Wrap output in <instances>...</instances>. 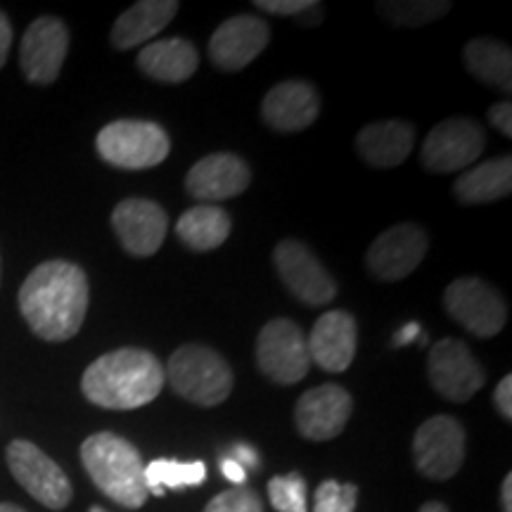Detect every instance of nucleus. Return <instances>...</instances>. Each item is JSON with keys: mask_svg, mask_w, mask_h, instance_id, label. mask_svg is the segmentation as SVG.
Here are the masks:
<instances>
[{"mask_svg": "<svg viewBox=\"0 0 512 512\" xmlns=\"http://www.w3.org/2000/svg\"><path fill=\"white\" fill-rule=\"evenodd\" d=\"M19 311L46 342H67L81 330L88 311V278L72 261H46L24 280Z\"/></svg>", "mask_w": 512, "mask_h": 512, "instance_id": "nucleus-1", "label": "nucleus"}, {"mask_svg": "<svg viewBox=\"0 0 512 512\" xmlns=\"http://www.w3.org/2000/svg\"><path fill=\"white\" fill-rule=\"evenodd\" d=\"M164 368L145 349H117L100 356L83 373V396L107 411H133L155 401L164 387Z\"/></svg>", "mask_w": 512, "mask_h": 512, "instance_id": "nucleus-2", "label": "nucleus"}, {"mask_svg": "<svg viewBox=\"0 0 512 512\" xmlns=\"http://www.w3.org/2000/svg\"><path fill=\"white\" fill-rule=\"evenodd\" d=\"M81 460L93 484L124 508H143L147 503L145 467L138 448L112 432H98L81 446Z\"/></svg>", "mask_w": 512, "mask_h": 512, "instance_id": "nucleus-3", "label": "nucleus"}, {"mask_svg": "<svg viewBox=\"0 0 512 512\" xmlns=\"http://www.w3.org/2000/svg\"><path fill=\"white\" fill-rule=\"evenodd\" d=\"M171 389L185 401L197 403L202 408L219 406L233 392V370L219 351L185 344L176 349L164 370Z\"/></svg>", "mask_w": 512, "mask_h": 512, "instance_id": "nucleus-4", "label": "nucleus"}, {"mask_svg": "<svg viewBox=\"0 0 512 512\" xmlns=\"http://www.w3.org/2000/svg\"><path fill=\"white\" fill-rule=\"evenodd\" d=\"M98 155L117 169H152L169 157L171 143L162 126L152 121L121 119L107 124L95 140Z\"/></svg>", "mask_w": 512, "mask_h": 512, "instance_id": "nucleus-5", "label": "nucleus"}, {"mask_svg": "<svg viewBox=\"0 0 512 512\" xmlns=\"http://www.w3.org/2000/svg\"><path fill=\"white\" fill-rule=\"evenodd\" d=\"M256 363L275 384H297L309 375V339L297 323L275 318L264 325L256 339Z\"/></svg>", "mask_w": 512, "mask_h": 512, "instance_id": "nucleus-6", "label": "nucleus"}, {"mask_svg": "<svg viewBox=\"0 0 512 512\" xmlns=\"http://www.w3.org/2000/svg\"><path fill=\"white\" fill-rule=\"evenodd\" d=\"M444 309L448 316L477 337H494L508 320L501 292L482 278H458L446 287Z\"/></svg>", "mask_w": 512, "mask_h": 512, "instance_id": "nucleus-7", "label": "nucleus"}, {"mask_svg": "<svg viewBox=\"0 0 512 512\" xmlns=\"http://www.w3.org/2000/svg\"><path fill=\"white\" fill-rule=\"evenodd\" d=\"M484 145L486 133L475 119H444L422 143L420 162L434 174H451L477 162Z\"/></svg>", "mask_w": 512, "mask_h": 512, "instance_id": "nucleus-8", "label": "nucleus"}, {"mask_svg": "<svg viewBox=\"0 0 512 512\" xmlns=\"http://www.w3.org/2000/svg\"><path fill=\"white\" fill-rule=\"evenodd\" d=\"M10 472L38 503L62 510L72 503V484L62 467L31 441L17 439L8 446Z\"/></svg>", "mask_w": 512, "mask_h": 512, "instance_id": "nucleus-9", "label": "nucleus"}, {"mask_svg": "<svg viewBox=\"0 0 512 512\" xmlns=\"http://www.w3.org/2000/svg\"><path fill=\"white\" fill-rule=\"evenodd\" d=\"M273 264L292 297L309 306H325L337 297V285L325 266L299 240H283L273 249Z\"/></svg>", "mask_w": 512, "mask_h": 512, "instance_id": "nucleus-10", "label": "nucleus"}, {"mask_svg": "<svg viewBox=\"0 0 512 512\" xmlns=\"http://www.w3.org/2000/svg\"><path fill=\"white\" fill-rule=\"evenodd\" d=\"M415 465L430 479H451L465 460V430L451 415L422 422L413 439Z\"/></svg>", "mask_w": 512, "mask_h": 512, "instance_id": "nucleus-11", "label": "nucleus"}, {"mask_svg": "<svg viewBox=\"0 0 512 512\" xmlns=\"http://www.w3.org/2000/svg\"><path fill=\"white\" fill-rule=\"evenodd\" d=\"M430 380L432 387L448 401L465 403L484 387L486 373L482 363L472 356L465 342L446 337L439 339L430 351Z\"/></svg>", "mask_w": 512, "mask_h": 512, "instance_id": "nucleus-12", "label": "nucleus"}, {"mask_svg": "<svg viewBox=\"0 0 512 512\" xmlns=\"http://www.w3.org/2000/svg\"><path fill=\"white\" fill-rule=\"evenodd\" d=\"M427 247H430V240H427L425 230L415 223H399V226L384 230L370 245L366 256L368 271L377 280L396 283V280L408 278L422 264Z\"/></svg>", "mask_w": 512, "mask_h": 512, "instance_id": "nucleus-13", "label": "nucleus"}, {"mask_svg": "<svg viewBox=\"0 0 512 512\" xmlns=\"http://www.w3.org/2000/svg\"><path fill=\"white\" fill-rule=\"evenodd\" d=\"M69 50V29L57 17H41L27 29L19 48L22 74L38 86H50L62 72Z\"/></svg>", "mask_w": 512, "mask_h": 512, "instance_id": "nucleus-14", "label": "nucleus"}, {"mask_svg": "<svg viewBox=\"0 0 512 512\" xmlns=\"http://www.w3.org/2000/svg\"><path fill=\"white\" fill-rule=\"evenodd\" d=\"M351 394L339 384H320L302 394L294 408V422L302 437L311 441H328L342 434L351 418Z\"/></svg>", "mask_w": 512, "mask_h": 512, "instance_id": "nucleus-15", "label": "nucleus"}, {"mask_svg": "<svg viewBox=\"0 0 512 512\" xmlns=\"http://www.w3.org/2000/svg\"><path fill=\"white\" fill-rule=\"evenodd\" d=\"M271 27L254 15H238L223 22L209 41V57L223 72H240L264 53Z\"/></svg>", "mask_w": 512, "mask_h": 512, "instance_id": "nucleus-16", "label": "nucleus"}, {"mask_svg": "<svg viewBox=\"0 0 512 512\" xmlns=\"http://www.w3.org/2000/svg\"><path fill=\"white\" fill-rule=\"evenodd\" d=\"M112 228L121 247L133 256H152L162 247L169 230V216L152 200L131 197L112 211Z\"/></svg>", "mask_w": 512, "mask_h": 512, "instance_id": "nucleus-17", "label": "nucleus"}, {"mask_svg": "<svg viewBox=\"0 0 512 512\" xmlns=\"http://www.w3.org/2000/svg\"><path fill=\"white\" fill-rule=\"evenodd\" d=\"M249 181H252L249 166L238 155L219 152V155L204 157L192 166L185 176V190L195 200L219 202L242 195Z\"/></svg>", "mask_w": 512, "mask_h": 512, "instance_id": "nucleus-18", "label": "nucleus"}, {"mask_svg": "<svg viewBox=\"0 0 512 512\" xmlns=\"http://www.w3.org/2000/svg\"><path fill=\"white\" fill-rule=\"evenodd\" d=\"M311 361L325 373H344L356 356V320L347 311L323 313L309 337Z\"/></svg>", "mask_w": 512, "mask_h": 512, "instance_id": "nucleus-19", "label": "nucleus"}, {"mask_svg": "<svg viewBox=\"0 0 512 512\" xmlns=\"http://www.w3.org/2000/svg\"><path fill=\"white\" fill-rule=\"evenodd\" d=\"M320 98L306 81H283L266 93L261 114L275 131L294 133L309 128L318 119Z\"/></svg>", "mask_w": 512, "mask_h": 512, "instance_id": "nucleus-20", "label": "nucleus"}, {"mask_svg": "<svg viewBox=\"0 0 512 512\" xmlns=\"http://www.w3.org/2000/svg\"><path fill=\"white\" fill-rule=\"evenodd\" d=\"M415 128L408 121H377L358 133L356 147L361 157L377 169H394L411 155Z\"/></svg>", "mask_w": 512, "mask_h": 512, "instance_id": "nucleus-21", "label": "nucleus"}, {"mask_svg": "<svg viewBox=\"0 0 512 512\" xmlns=\"http://www.w3.org/2000/svg\"><path fill=\"white\" fill-rule=\"evenodd\" d=\"M176 0H140L117 19L112 29L114 48L128 50L152 41L176 17Z\"/></svg>", "mask_w": 512, "mask_h": 512, "instance_id": "nucleus-22", "label": "nucleus"}, {"mask_svg": "<svg viewBox=\"0 0 512 512\" xmlns=\"http://www.w3.org/2000/svg\"><path fill=\"white\" fill-rule=\"evenodd\" d=\"M197 50L185 38H162L140 50V72L159 83L188 81L197 72Z\"/></svg>", "mask_w": 512, "mask_h": 512, "instance_id": "nucleus-23", "label": "nucleus"}, {"mask_svg": "<svg viewBox=\"0 0 512 512\" xmlns=\"http://www.w3.org/2000/svg\"><path fill=\"white\" fill-rule=\"evenodd\" d=\"M230 214L219 204H197L190 207L176 223V235L192 252H211L228 240Z\"/></svg>", "mask_w": 512, "mask_h": 512, "instance_id": "nucleus-24", "label": "nucleus"}, {"mask_svg": "<svg viewBox=\"0 0 512 512\" xmlns=\"http://www.w3.org/2000/svg\"><path fill=\"white\" fill-rule=\"evenodd\" d=\"M456 197L463 204H486L503 200L512 190V159L510 155L482 162L458 178Z\"/></svg>", "mask_w": 512, "mask_h": 512, "instance_id": "nucleus-25", "label": "nucleus"}, {"mask_svg": "<svg viewBox=\"0 0 512 512\" xmlns=\"http://www.w3.org/2000/svg\"><path fill=\"white\" fill-rule=\"evenodd\" d=\"M467 72L486 86L498 91H512V53L508 46L494 41V38H475L463 50Z\"/></svg>", "mask_w": 512, "mask_h": 512, "instance_id": "nucleus-26", "label": "nucleus"}, {"mask_svg": "<svg viewBox=\"0 0 512 512\" xmlns=\"http://www.w3.org/2000/svg\"><path fill=\"white\" fill-rule=\"evenodd\" d=\"M207 479V465L202 460L181 463V460L159 458L145 465L147 494L162 498L164 489H185V486H200Z\"/></svg>", "mask_w": 512, "mask_h": 512, "instance_id": "nucleus-27", "label": "nucleus"}, {"mask_svg": "<svg viewBox=\"0 0 512 512\" xmlns=\"http://www.w3.org/2000/svg\"><path fill=\"white\" fill-rule=\"evenodd\" d=\"M451 10V3H434V0H408V3H377V12L396 27H425L434 19L444 17Z\"/></svg>", "mask_w": 512, "mask_h": 512, "instance_id": "nucleus-28", "label": "nucleus"}, {"mask_svg": "<svg viewBox=\"0 0 512 512\" xmlns=\"http://www.w3.org/2000/svg\"><path fill=\"white\" fill-rule=\"evenodd\" d=\"M268 498L278 512H309L306 503V482L299 472L285 477H273L268 482Z\"/></svg>", "mask_w": 512, "mask_h": 512, "instance_id": "nucleus-29", "label": "nucleus"}, {"mask_svg": "<svg viewBox=\"0 0 512 512\" xmlns=\"http://www.w3.org/2000/svg\"><path fill=\"white\" fill-rule=\"evenodd\" d=\"M356 498H358L356 484H339L335 479H328V482L318 486L313 512H354Z\"/></svg>", "mask_w": 512, "mask_h": 512, "instance_id": "nucleus-30", "label": "nucleus"}, {"mask_svg": "<svg viewBox=\"0 0 512 512\" xmlns=\"http://www.w3.org/2000/svg\"><path fill=\"white\" fill-rule=\"evenodd\" d=\"M204 512H264V503L247 486H233L211 498Z\"/></svg>", "mask_w": 512, "mask_h": 512, "instance_id": "nucleus-31", "label": "nucleus"}, {"mask_svg": "<svg viewBox=\"0 0 512 512\" xmlns=\"http://www.w3.org/2000/svg\"><path fill=\"white\" fill-rule=\"evenodd\" d=\"M256 8L271 12V15H283V17H294L302 15V12L316 8L318 3L313 0H256Z\"/></svg>", "mask_w": 512, "mask_h": 512, "instance_id": "nucleus-32", "label": "nucleus"}, {"mask_svg": "<svg viewBox=\"0 0 512 512\" xmlns=\"http://www.w3.org/2000/svg\"><path fill=\"white\" fill-rule=\"evenodd\" d=\"M489 121L501 131L505 138L512 136V105L510 102H498L489 110Z\"/></svg>", "mask_w": 512, "mask_h": 512, "instance_id": "nucleus-33", "label": "nucleus"}, {"mask_svg": "<svg viewBox=\"0 0 512 512\" xmlns=\"http://www.w3.org/2000/svg\"><path fill=\"white\" fill-rule=\"evenodd\" d=\"M494 403L505 420L512 418V375H505L494 392Z\"/></svg>", "mask_w": 512, "mask_h": 512, "instance_id": "nucleus-34", "label": "nucleus"}, {"mask_svg": "<svg viewBox=\"0 0 512 512\" xmlns=\"http://www.w3.org/2000/svg\"><path fill=\"white\" fill-rule=\"evenodd\" d=\"M238 463L242 470H259V453L254 451L252 446L247 444H235L233 446V456H230Z\"/></svg>", "mask_w": 512, "mask_h": 512, "instance_id": "nucleus-35", "label": "nucleus"}, {"mask_svg": "<svg viewBox=\"0 0 512 512\" xmlns=\"http://www.w3.org/2000/svg\"><path fill=\"white\" fill-rule=\"evenodd\" d=\"M221 470H223V477L226 479H230V482H233L235 486H242L245 484V479H247V472L242 470V467L235 463L233 458L230 456H226L221 460Z\"/></svg>", "mask_w": 512, "mask_h": 512, "instance_id": "nucleus-36", "label": "nucleus"}, {"mask_svg": "<svg viewBox=\"0 0 512 512\" xmlns=\"http://www.w3.org/2000/svg\"><path fill=\"white\" fill-rule=\"evenodd\" d=\"M10 43H12V27L10 19L0 12V67H3L5 60H8L10 53Z\"/></svg>", "mask_w": 512, "mask_h": 512, "instance_id": "nucleus-37", "label": "nucleus"}, {"mask_svg": "<svg viewBox=\"0 0 512 512\" xmlns=\"http://www.w3.org/2000/svg\"><path fill=\"white\" fill-rule=\"evenodd\" d=\"M420 335H422V330H420L418 323H406V325H403V328L394 335V347H403V344L413 342V339H418Z\"/></svg>", "mask_w": 512, "mask_h": 512, "instance_id": "nucleus-38", "label": "nucleus"}, {"mask_svg": "<svg viewBox=\"0 0 512 512\" xmlns=\"http://www.w3.org/2000/svg\"><path fill=\"white\" fill-rule=\"evenodd\" d=\"M501 505H503V512H512V475H508V477L503 479Z\"/></svg>", "mask_w": 512, "mask_h": 512, "instance_id": "nucleus-39", "label": "nucleus"}, {"mask_svg": "<svg viewBox=\"0 0 512 512\" xmlns=\"http://www.w3.org/2000/svg\"><path fill=\"white\" fill-rule=\"evenodd\" d=\"M420 512H448V508L444 503H437V501H432V503H425L420 508Z\"/></svg>", "mask_w": 512, "mask_h": 512, "instance_id": "nucleus-40", "label": "nucleus"}, {"mask_svg": "<svg viewBox=\"0 0 512 512\" xmlns=\"http://www.w3.org/2000/svg\"><path fill=\"white\" fill-rule=\"evenodd\" d=\"M0 512H24V510L17 508V505H12V503H0Z\"/></svg>", "mask_w": 512, "mask_h": 512, "instance_id": "nucleus-41", "label": "nucleus"}, {"mask_svg": "<svg viewBox=\"0 0 512 512\" xmlns=\"http://www.w3.org/2000/svg\"><path fill=\"white\" fill-rule=\"evenodd\" d=\"M91 512H107V510H102V508H98V505H95V508H91Z\"/></svg>", "mask_w": 512, "mask_h": 512, "instance_id": "nucleus-42", "label": "nucleus"}]
</instances>
